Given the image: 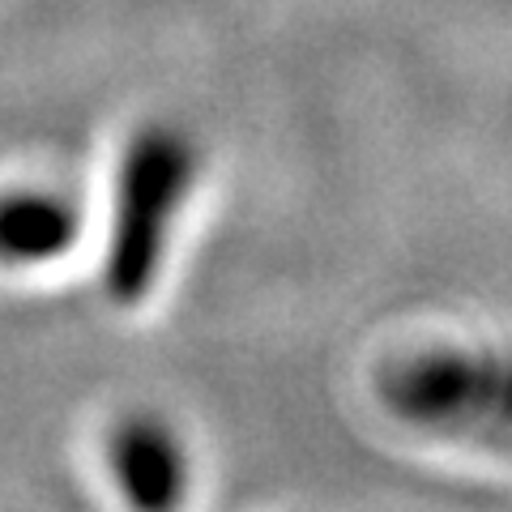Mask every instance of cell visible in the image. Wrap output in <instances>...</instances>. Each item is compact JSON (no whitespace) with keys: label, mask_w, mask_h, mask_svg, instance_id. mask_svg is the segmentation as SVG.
<instances>
[{"label":"cell","mask_w":512,"mask_h":512,"mask_svg":"<svg viewBox=\"0 0 512 512\" xmlns=\"http://www.w3.org/2000/svg\"><path fill=\"white\" fill-rule=\"evenodd\" d=\"M384 402L406 423L436 436L508 440V372L474 350H423L384 380Z\"/></svg>","instance_id":"7a4b0ae2"},{"label":"cell","mask_w":512,"mask_h":512,"mask_svg":"<svg viewBox=\"0 0 512 512\" xmlns=\"http://www.w3.org/2000/svg\"><path fill=\"white\" fill-rule=\"evenodd\" d=\"M82 235V214L69 197L47 188L0 192V265L35 269L73 252Z\"/></svg>","instance_id":"277c9868"},{"label":"cell","mask_w":512,"mask_h":512,"mask_svg":"<svg viewBox=\"0 0 512 512\" xmlns=\"http://www.w3.org/2000/svg\"><path fill=\"white\" fill-rule=\"evenodd\" d=\"M192 180H197V154L192 141L171 124H146L128 137L116 175V214H111L103 286L116 303H141L158 269L167 261V244L175 231Z\"/></svg>","instance_id":"6da1fadb"},{"label":"cell","mask_w":512,"mask_h":512,"mask_svg":"<svg viewBox=\"0 0 512 512\" xmlns=\"http://www.w3.org/2000/svg\"><path fill=\"white\" fill-rule=\"evenodd\" d=\"M111 474L116 487L124 491V500L146 512L175 508L188 491V457L184 444L175 440V431L158 419H124L111 431Z\"/></svg>","instance_id":"3957f363"}]
</instances>
